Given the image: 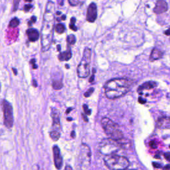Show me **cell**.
<instances>
[{
  "label": "cell",
  "instance_id": "obj_33",
  "mask_svg": "<svg viewBox=\"0 0 170 170\" xmlns=\"http://www.w3.org/2000/svg\"><path fill=\"white\" fill-rule=\"evenodd\" d=\"M72 167H70V166H66L65 169H72Z\"/></svg>",
  "mask_w": 170,
  "mask_h": 170
},
{
  "label": "cell",
  "instance_id": "obj_9",
  "mask_svg": "<svg viewBox=\"0 0 170 170\" xmlns=\"http://www.w3.org/2000/svg\"><path fill=\"white\" fill-rule=\"evenodd\" d=\"M3 123L6 128H11L13 125L14 118H13V107L8 101L4 100L3 101Z\"/></svg>",
  "mask_w": 170,
  "mask_h": 170
},
{
  "label": "cell",
  "instance_id": "obj_7",
  "mask_svg": "<svg viewBox=\"0 0 170 170\" xmlns=\"http://www.w3.org/2000/svg\"><path fill=\"white\" fill-rule=\"evenodd\" d=\"M51 116L53 123L50 131V137L54 142H56L59 140L61 134V125L59 110L55 108H51Z\"/></svg>",
  "mask_w": 170,
  "mask_h": 170
},
{
  "label": "cell",
  "instance_id": "obj_14",
  "mask_svg": "<svg viewBox=\"0 0 170 170\" xmlns=\"http://www.w3.org/2000/svg\"><path fill=\"white\" fill-rule=\"evenodd\" d=\"M163 55H164V53H163L162 51L157 48H155L152 50L150 57H149V60H150V61L158 60L161 59L163 57Z\"/></svg>",
  "mask_w": 170,
  "mask_h": 170
},
{
  "label": "cell",
  "instance_id": "obj_34",
  "mask_svg": "<svg viewBox=\"0 0 170 170\" xmlns=\"http://www.w3.org/2000/svg\"><path fill=\"white\" fill-rule=\"evenodd\" d=\"M13 69V72H14V73H15V75H17V74H18V72H17V70H15V69Z\"/></svg>",
  "mask_w": 170,
  "mask_h": 170
},
{
  "label": "cell",
  "instance_id": "obj_30",
  "mask_svg": "<svg viewBox=\"0 0 170 170\" xmlns=\"http://www.w3.org/2000/svg\"><path fill=\"white\" fill-rule=\"evenodd\" d=\"M35 21H36V17L33 16V17H31V21H30V22H29V24L30 23V25H31V23H35Z\"/></svg>",
  "mask_w": 170,
  "mask_h": 170
},
{
  "label": "cell",
  "instance_id": "obj_6",
  "mask_svg": "<svg viewBox=\"0 0 170 170\" xmlns=\"http://www.w3.org/2000/svg\"><path fill=\"white\" fill-rule=\"evenodd\" d=\"M91 60V49L86 47L83 52V55L77 67V74L79 78L84 79L90 74V65Z\"/></svg>",
  "mask_w": 170,
  "mask_h": 170
},
{
  "label": "cell",
  "instance_id": "obj_5",
  "mask_svg": "<svg viewBox=\"0 0 170 170\" xmlns=\"http://www.w3.org/2000/svg\"><path fill=\"white\" fill-rule=\"evenodd\" d=\"M122 141H117L110 138L104 139L99 144V152L104 155L118 154L123 148Z\"/></svg>",
  "mask_w": 170,
  "mask_h": 170
},
{
  "label": "cell",
  "instance_id": "obj_13",
  "mask_svg": "<svg viewBox=\"0 0 170 170\" xmlns=\"http://www.w3.org/2000/svg\"><path fill=\"white\" fill-rule=\"evenodd\" d=\"M26 34L28 35V39L31 42H35L37 41L39 38V33L38 31L35 29L30 28L27 30Z\"/></svg>",
  "mask_w": 170,
  "mask_h": 170
},
{
  "label": "cell",
  "instance_id": "obj_19",
  "mask_svg": "<svg viewBox=\"0 0 170 170\" xmlns=\"http://www.w3.org/2000/svg\"><path fill=\"white\" fill-rule=\"evenodd\" d=\"M19 20L17 18H15L12 19L11 21H10L9 27L11 28H16V27H18L19 25Z\"/></svg>",
  "mask_w": 170,
  "mask_h": 170
},
{
  "label": "cell",
  "instance_id": "obj_26",
  "mask_svg": "<svg viewBox=\"0 0 170 170\" xmlns=\"http://www.w3.org/2000/svg\"><path fill=\"white\" fill-rule=\"evenodd\" d=\"M33 8V5H31V4H27L24 6V8H23V10L25 12H28L29 10Z\"/></svg>",
  "mask_w": 170,
  "mask_h": 170
},
{
  "label": "cell",
  "instance_id": "obj_29",
  "mask_svg": "<svg viewBox=\"0 0 170 170\" xmlns=\"http://www.w3.org/2000/svg\"><path fill=\"white\" fill-rule=\"evenodd\" d=\"M164 156L167 160L170 162V153H165V154H164Z\"/></svg>",
  "mask_w": 170,
  "mask_h": 170
},
{
  "label": "cell",
  "instance_id": "obj_35",
  "mask_svg": "<svg viewBox=\"0 0 170 170\" xmlns=\"http://www.w3.org/2000/svg\"><path fill=\"white\" fill-rule=\"evenodd\" d=\"M25 2H32V0H25Z\"/></svg>",
  "mask_w": 170,
  "mask_h": 170
},
{
  "label": "cell",
  "instance_id": "obj_2",
  "mask_svg": "<svg viewBox=\"0 0 170 170\" xmlns=\"http://www.w3.org/2000/svg\"><path fill=\"white\" fill-rule=\"evenodd\" d=\"M132 84L130 80L123 78L111 79L106 82L104 87L105 95L107 98L110 100L120 98L128 93Z\"/></svg>",
  "mask_w": 170,
  "mask_h": 170
},
{
  "label": "cell",
  "instance_id": "obj_1",
  "mask_svg": "<svg viewBox=\"0 0 170 170\" xmlns=\"http://www.w3.org/2000/svg\"><path fill=\"white\" fill-rule=\"evenodd\" d=\"M55 21V5L53 2H48L44 13L41 31V43L42 52L49 51L53 38V31Z\"/></svg>",
  "mask_w": 170,
  "mask_h": 170
},
{
  "label": "cell",
  "instance_id": "obj_31",
  "mask_svg": "<svg viewBox=\"0 0 170 170\" xmlns=\"http://www.w3.org/2000/svg\"><path fill=\"white\" fill-rule=\"evenodd\" d=\"M164 34H165L166 35L170 36V28L169 29H168L167 31H165L164 32Z\"/></svg>",
  "mask_w": 170,
  "mask_h": 170
},
{
  "label": "cell",
  "instance_id": "obj_27",
  "mask_svg": "<svg viewBox=\"0 0 170 170\" xmlns=\"http://www.w3.org/2000/svg\"><path fill=\"white\" fill-rule=\"evenodd\" d=\"M149 146H150V147H151L152 148H153V149H155V148H157V145H156L155 142L154 141H152V142H149Z\"/></svg>",
  "mask_w": 170,
  "mask_h": 170
},
{
  "label": "cell",
  "instance_id": "obj_37",
  "mask_svg": "<svg viewBox=\"0 0 170 170\" xmlns=\"http://www.w3.org/2000/svg\"><path fill=\"white\" fill-rule=\"evenodd\" d=\"M0 90H1V86H0Z\"/></svg>",
  "mask_w": 170,
  "mask_h": 170
},
{
  "label": "cell",
  "instance_id": "obj_10",
  "mask_svg": "<svg viewBox=\"0 0 170 170\" xmlns=\"http://www.w3.org/2000/svg\"><path fill=\"white\" fill-rule=\"evenodd\" d=\"M97 18V5L95 3H91L88 5L87 12V21L94 23Z\"/></svg>",
  "mask_w": 170,
  "mask_h": 170
},
{
  "label": "cell",
  "instance_id": "obj_25",
  "mask_svg": "<svg viewBox=\"0 0 170 170\" xmlns=\"http://www.w3.org/2000/svg\"><path fill=\"white\" fill-rule=\"evenodd\" d=\"M94 92V88H90V89H88L86 93H84V96L85 97H89L90 95L93 94V93Z\"/></svg>",
  "mask_w": 170,
  "mask_h": 170
},
{
  "label": "cell",
  "instance_id": "obj_3",
  "mask_svg": "<svg viewBox=\"0 0 170 170\" xmlns=\"http://www.w3.org/2000/svg\"><path fill=\"white\" fill-rule=\"evenodd\" d=\"M105 165L110 169H126L130 165V162L125 156L118 154L106 155L104 158Z\"/></svg>",
  "mask_w": 170,
  "mask_h": 170
},
{
  "label": "cell",
  "instance_id": "obj_8",
  "mask_svg": "<svg viewBox=\"0 0 170 170\" xmlns=\"http://www.w3.org/2000/svg\"><path fill=\"white\" fill-rule=\"evenodd\" d=\"M91 161V151L89 146L83 143L80 145L79 155L78 157V164L79 168L87 169L89 168Z\"/></svg>",
  "mask_w": 170,
  "mask_h": 170
},
{
  "label": "cell",
  "instance_id": "obj_28",
  "mask_svg": "<svg viewBox=\"0 0 170 170\" xmlns=\"http://www.w3.org/2000/svg\"><path fill=\"white\" fill-rule=\"evenodd\" d=\"M30 62H31V64H33V69H37V66L36 64H35V60L33 59H32L31 60Z\"/></svg>",
  "mask_w": 170,
  "mask_h": 170
},
{
  "label": "cell",
  "instance_id": "obj_15",
  "mask_svg": "<svg viewBox=\"0 0 170 170\" xmlns=\"http://www.w3.org/2000/svg\"><path fill=\"white\" fill-rule=\"evenodd\" d=\"M58 57H59L60 61L69 60L72 57V52H71L70 49H69L68 51H66L60 53Z\"/></svg>",
  "mask_w": 170,
  "mask_h": 170
},
{
  "label": "cell",
  "instance_id": "obj_4",
  "mask_svg": "<svg viewBox=\"0 0 170 170\" xmlns=\"http://www.w3.org/2000/svg\"><path fill=\"white\" fill-rule=\"evenodd\" d=\"M101 125L108 138L117 141H122L124 139V134L120 127L110 118H103L101 120Z\"/></svg>",
  "mask_w": 170,
  "mask_h": 170
},
{
  "label": "cell",
  "instance_id": "obj_11",
  "mask_svg": "<svg viewBox=\"0 0 170 170\" xmlns=\"http://www.w3.org/2000/svg\"><path fill=\"white\" fill-rule=\"evenodd\" d=\"M53 158L54 163L57 169H60L63 166V158L60 154V151L59 148L57 145H54L53 148Z\"/></svg>",
  "mask_w": 170,
  "mask_h": 170
},
{
  "label": "cell",
  "instance_id": "obj_24",
  "mask_svg": "<svg viewBox=\"0 0 170 170\" xmlns=\"http://www.w3.org/2000/svg\"><path fill=\"white\" fill-rule=\"evenodd\" d=\"M83 110H84V112L85 113V114H87V116L90 115L91 114V110L90 109H88V107L87 106V104L83 105Z\"/></svg>",
  "mask_w": 170,
  "mask_h": 170
},
{
  "label": "cell",
  "instance_id": "obj_20",
  "mask_svg": "<svg viewBox=\"0 0 170 170\" xmlns=\"http://www.w3.org/2000/svg\"><path fill=\"white\" fill-rule=\"evenodd\" d=\"M76 37L74 35H68L67 37V41L68 43V44H69V45H74V43H76Z\"/></svg>",
  "mask_w": 170,
  "mask_h": 170
},
{
  "label": "cell",
  "instance_id": "obj_21",
  "mask_svg": "<svg viewBox=\"0 0 170 170\" xmlns=\"http://www.w3.org/2000/svg\"><path fill=\"white\" fill-rule=\"evenodd\" d=\"M75 22H76V19L75 18H72L70 19V25H69L70 29L74 31H77V28L75 26V25H74V24H75Z\"/></svg>",
  "mask_w": 170,
  "mask_h": 170
},
{
  "label": "cell",
  "instance_id": "obj_32",
  "mask_svg": "<svg viewBox=\"0 0 170 170\" xmlns=\"http://www.w3.org/2000/svg\"><path fill=\"white\" fill-rule=\"evenodd\" d=\"M71 136H72L73 138L75 137V134H74V131H73L72 132H71Z\"/></svg>",
  "mask_w": 170,
  "mask_h": 170
},
{
  "label": "cell",
  "instance_id": "obj_16",
  "mask_svg": "<svg viewBox=\"0 0 170 170\" xmlns=\"http://www.w3.org/2000/svg\"><path fill=\"white\" fill-rule=\"evenodd\" d=\"M156 86V83L154 81H149V82H146L142 84L140 87L139 88V90H149L152 89Z\"/></svg>",
  "mask_w": 170,
  "mask_h": 170
},
{
  "label": "cell",
  "instance_id": "obj_17",
  "mask_svg": "<svg viewBox=\"0 0 170 170\" xmlns=\"http://www.w3.org/2000/svg\"><path fill=\"white\" fill-rule=\"evenodd\" d=\"M63 81L62 80H54L53 82V88L55 90H60L63 88Z\"/></svg>",
  "mask_w": 170,
  "mask_h": 170
},
{
  "label": "cell",
  "instance_id": "obj_23",
  "mask_svg": "<svg viewBox=\"0 0 170 170\" xmlns=\"http://www.w3.org/2000/svg\"><path fill=\"white\" fill-rule=\"evenodd\" d=\"M20 1L21 0H13V11H15L18 9Z\"/></svg>",
  "mask_w": 170,
  "mask_h": 170
},
{
  "label": "cell",
  "instance_id": "obj_22",
  "mask_svg": "<svg viewBox=\"0 0 170 170\" xmlns=\"http://www.w3.org/2000/svg\"><path fill=\"white\" fill-rule=\"evenodd\" d=\"M68 1H69V4L73 7L77 6L80 3V0H68Z\"/></svg>",
  "mask_w": 170,
  "mask_h": 170
},
{
  "label": "cell",
  "instance_id": "obj_36",
  "mask_svg": "<svg viewBox=\"0 0 170 170\" xmlns=\"http://www.w3.org/2000/svg\"><path fill=\"white\" fill-rule=\"evenodd\" d=\"M67 120H72V119H71V118H68Z\"/></svg>",
  "mask_w": 170,
  "mask_h": 170
},
{
  "label": "cell",
  "instance_id": "obj_12",
  "mask_svg": "<svg viewBox=\"0 0 170 170\" xmlns=\"http://www.w3.org/2000/svg\"><path fill=\"white\" fill-rule=\"evenodd\" d=\"M168 3L164 0H158L155 3V6L154 9V12L156 14H161L168 11Z\"/></svg>",
  "mask_w": 170,
  "mask_h": 170
},
{
  "label": "cell",
  "instance_id": "obj_18",
  "mask_svg": "<svg viewBox=\"0 0 170 170\" xmlns=\"http://www.w3.org/2000/svg\"><path fill=\"white\" fill-rule=\"evenodd\" d=\"M55 29L56 32L59 34H62L65 31V26H64L63 23H58L55 26Z\"/></svg>",
  "mask_w": 170,
  "mask_h": 170
}]
</instances>
